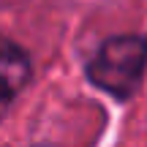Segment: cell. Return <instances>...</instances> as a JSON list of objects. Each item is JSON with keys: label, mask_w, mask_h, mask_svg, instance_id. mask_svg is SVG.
<instances>
[{"label": "cell", "mask_w": 147, "mask_h": 147, "mask_svg": "<svg viewBox=\"0 0 147 147\" xmlns=\"http://www.w3.org/2000/svg\"><path fill=\"white\" fill-rule=\"evenodd\" d=\"M147 68V36H115L87 63V79L115 98H131Z\"/></svg>", "instance_id": "cell-1"}, {"label": "cell", "mask_w": 147, "mask_h": 147, "mask_svg": "<svg viewBox=\"0 0 147 147\" xmlns=\"http://www.w3.org/2000/svg\"><path fill=\"white\" fill-rule=\"evenodd\" d=\"M30 79V57L16 44L0 38V117Z\"/></svg>", "instance_id": "cell-2"}]
</instances>
